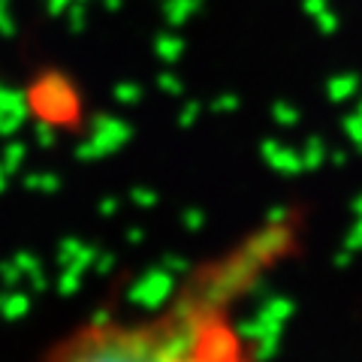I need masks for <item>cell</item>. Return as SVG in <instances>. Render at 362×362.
I'll list each match as a JSON object with an SVG mask.
<instances>
[{
    "instance_id": "obj_1",
    "label": "cell",
    "mask_w": 362,
    "mask_h": 362,
    "mask_svg": "<svg viewBox=\"0 0 362 362\" xmlns=\"http://www.w3.org/2000/svg\"><path fill=\"white\" fill-rule=\"evenodd\" d=\"M290 242L293 221L272 218L151 308L90 314L37 362H259L235 305Z\"/></svg>"
}]
</instances>
